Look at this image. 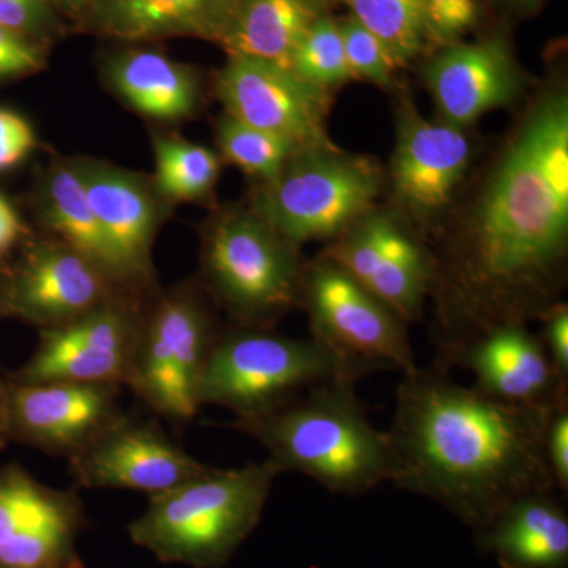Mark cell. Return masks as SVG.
<instances>
[{
    "mask_svg": "<svg viewBox=\"0 0 568 568\" xmlns=\"http://www.w3.org/2000/svg\"><path fill=\"white\" fill-rule=\"evenodd\" d=\"M436 368L470 342L558 304L568 256V95L547 89L493 164L476 203L432 252Z\"/></svg>",
    "mask_w": 568,
    "mask_h": 568,
    "instance_id": "cell-1",
    "label": "cell"
},
{
    "mask_svg": "<svg viewBox=\"0 0 568 568\" xmlns=\"http://www.w3.org/2000/svg\"><path fill=\"white\" fill-rule=\"evenodd\" d=\"M552 407L500 402L417 366L396 388L390 481L487 529L515 500L555 491L544 448Z\"/></svg>",
    "mask_w": 568,
    "mask_h": 568,
    "instance_id": "cell-2",
    "label": "cell"
},
{
    "mask_svg": "<svg viewBox=\"0 0 568 568\" xmlns=\"http://www.w3.org/2000/svg\"><path fill=\"white\" fill-rule=\"evenodd\" d=\"M354 387L328 381L224 426L256 439L278 474H302L336 495H364L392 480L394 462L387 433L369 424Z\"/></svg>",
    "mask_w": 568,
    "mask_h": 568,
    "instance_id": "cell-3",
    "label": "cell"
},
{
    "mask_svg": "<svg viewBox=\"0 0 568 568\" xmlns=\"http://www.w3.org/2000/svg\"><path fill=\"white\" fill-rule=\"evenodd\" d=\"M280 474L265 459L242 467L207 466L182 485L149 497L130 525L134 544L163 562L223 566L256 528Z\"/></svg>",
    "mask_w": 568,
    "mask_h": 568,
    "instance_id": "cell-4",
    "label": "cell"
},
{
    "mask_svg": "<svg viewBox=\"0 0 568 568\" xmlns=\"http://www.w3.org/2000/svg\"><path fill=\"white\" fill-rule=\"evenodd\" d=\"M298 246L252 209L213 215L201 234V287L235 325L272 328L301 305Z\"/></svg>",
    "mask_w": 568,
    "mask_h": 568,
    "instance_id": "cell-5",
    "label": "cell"
},
{
    "mask_svg": "<svg viewBox=\"0 0 568 568\" xmlns=\"http://www.w3.org/2000/svg\"><path fill=\"white\" fill-rule=\"evenodd\" d=\"M335 379L357 383L358 377L315 339L234 324L215 336L201 381V406L248 418Z\"/></svg>",
    "mask_w": 568,
    "mask_h": 568,
    "instance_id": "cell-6",
    "label": "cell"
},
{
    "mask_svg": "<svg viewBox=\"0 0 568 568\" xmlns=\"http://www.w3.org/2000/svg\"><path fill=\"white\" fill-rule=\"evenodd\" d=\"M383 185L373 160L332 142L295 152L275 178L260 182L250 209L295 246L332 242L375 211Z\"/></svg>",
    "mask_w": 568,
    "mask_h": 568,
    "instance_id": "cell-7",
    "label": "cell"
},
{
    "mask_svg": "<svg viewBox=\"0 0 568 568\" xmlns=\"http://www.w3.org/2000/svg\"><path fill=\"white\" fill-rule=\"evenodd\" d=\"M219 332L200 283L159 291L145 305L125 387L156 416L189 424L201 407V381Z\"/></svg>",
    "mask_w": 568,
    "mask_h": 568,
    "instance_id": "cell-8",
    "label": "cell"
},
{
    "mask_svg": "<svg viewBox=\"0 0 568 568\" xmlns=\"http://www.w3.org/2000/svg\"><path fill=\"white\" fill-rule=\"evenodd\" d=\"M301 305L310 338L358 379L377 369L406 375L417 368L409 324L325 254L305 265Z\"/></svg>",
    "mask_w": 568,
    "mask_h": 568,
    "instance_id": "cell-9",
    "label": "cell"
},
{
    "mask_svg": "<svg viewBox=\"0 0 568 568\" xmlns=\"http://www.w3.org/2000/svg\"><path fill=\"white\" fill-rule=\"evenodd\" d=\"M148 302L121 297L69 324L39 331V346L14 383H78L125 386Z\"/></svg>",
    "mask_w": 568,
    "mask_h": 568,
    "instance_id": "cell-10",
    "label": "cell"
},
{
    "mask_svg": "<svg viewBox=\"0 0 568 568\" xmlns=\"http://www.w3.org/2000/svg\"><path fill=\"white\" fill-rule=\"evenodd\" d=\"M121 297L130 295L50 234L29 235L7 263V317L39 331L69 324Z\"/></svg>",
    "mask_w": 568,
    "mask_h": 568,
    "instance_id": "cell-11",
    "label": "cell"
},
{
    "mask_svg": "<svg viewBox=\"0 0 568 568\" xmlns=\"http://www.w3.org/2000/svg\"><path fill=\"white\" fill-rule=\"evenodd\" d=\"M323 254L407 324L420 320L435 264L432 250L402 216L375 209L328 242Z\"/></svg>",
    "mask_w": 568,
    "mask_h": 568,
    "instance_id": "cell-12",
    "label": "cell"
},
{
    "mask_svg": "<svg viewBox=\"0 0 568 568\" xmlns=\"http://www.w3.org/2000/svg\"><path fill=\"white\" fill-rule=\"evenodd\" d=\"M473 145L465 130L420 114L403 97L396 110V142L392 155V197L410 227L433 226L454 203L467 173Z\"/></svg>",
    "mask_w": 568,
    "mask_h": 568,
    "instance_id": "cell-13",
    "label": "cell"
},
{
    "mask_svg": "<svg viewBox=\"0 0 568 568\" xmlns=\"http://www.w3.org/2000/svg\"><path fill=\"white\" fill-rule=\"evenodd\" d=\"M216 95L237 121L290 142L297 151L332 144L325 132L332 93L276 63L230 55L216 74Z\"/></svg>",
    "mask_w": 568,
    "mask_h": 568,
    "instance_id": "cell-14",
    "label": "cell"
},
{
    "mask_svg": "<svg viewBox=\"0 0 568 568\" xmlns=\"http://www.w3.org/2000/svg\"><path fill=\"white\" fill-rule=\"evenodd\" d=\"M74 484L89 489H132L149 497L170 491L203 473L153 420L122 413L80 454L69 459Z\"/></svg>",
    "mask_w": 568,
    "mask_h": 568,
    "instance_id": "cell-15",
    "label": "cell"
},
{
    "mask_svg": "<svg viewBox=\"0 0 568 568\" xmlns=\"http://www.w3.org/2000/svg\"><path fill=\"white\" fill-rule=\"evenodd\" d=\"M71 163L134 295L151 301L159 293L152 250L170 204L144 174L91 156H74Z\"/></svg>",
    "mask_w": 568,
    "mask_h": 568,
    "instance_id": "cell-16",
    "label": "cell"
},
{
    "mask_svg": "<svg viewBox=\"0 0 568 568\" xmlns=\"http://www.w3.org/2000/svg\"><path fill=\"white\" fill-rule=\"evenodd\" d=\"M7 379V377H6ZM9 383L10 443L70 459L123 413L121 386Z\"/></svg>",
    "mask_w": 568,
    "mask_h": 568,
    "instance_id": "cell-17",
    "label": "cell"
},
{
    "mask_svg": "<svg viewBox=\"0 0 568 568\" xmlns=\"http://www.w3.org/2000/svg\"><path fill=\"white\" fill-rule=\"evenodd\" d=\"M424 74L437 121L463 130L487 112L514 103L523 89L518 63L499 36L448 44Z\"/></svg>",
    "mask_w": 568,
    "mask_h": 568,
    "instance_id": "cell-18",
    "label": "cell"
},
{
    "mask_svg": "<svg viewBox=\"0 0 568 568\" xmlns=\"http://www.w3.org/2000/svg\"><path fill=\"white\" fill-rule=\"evenodd\" d=\"M455 366L473 373L477 390L511 405L552 407L568 398L567 381L528 324H504L477 336Z\"/></svg>",
    "mask_w": 568,
    "mask_h": 568,
    "instance_id": "cell-19",
    "label": "cell"
},
{
    "mask_svg": "<svg viewBox=\"0 0 568 568\" xmlns=\"http://www.w3.org/2000/svg\"><path fill=\"white\" fill-rule=\"evenodd\" d=\"M36 212L44 234L69 245L103 272L122 293L141 301L134 295L121 261L92 211L71 159L55 160L41 175Z\"/></svg>",
    "mask_w": 568,
    "mask_h": 568,
    "instance_id": "cell-20",
    "label": "cell"
},
{
    "mask_svg": "<svg viewBox=\"0 0 568 568\" xmlns=\"http://www.w3.org/2000/svg\"><path fill=\"white\" fill-rule=\"evenodd\" d=\"M237 0H97L91 14L100 32L123 41L200 37L219 43Z\"/></svg>",
    "mask_w": 568,
    "mask_h": 568,
    "instance_id": "cell-21",
    "label": "cell"
},
{
    "mask_svg": "<svg viewBox=\"0 0 568 568\" xmlns=\"http://www.w3.org/2000/svg\"><path fill=\"white\" fill-rule=\"evenodd\" d=\"M104 78L122 102L153 121H182L200 104L201 84L192 67L162 52L123 51L108 61Z\"/></svg>",
    "mask_w": 568,
    "mask_h": 568,
    "instance_id": "cell-22",
    "label": "cell"
},
{
    "mask_svg": "<svg viewBox=\"0 0 568 568\" xmlns=\"http://www.w3.org/2000/svg\"><path fill=\"white\" fill-rule=\"evenodd\" d=\"M325 13V0H237L219 43L230 55L291 70L298 44Z\"/></svg>",
    "mask_w": 568,
    "mask_h": 568,
    "instance_id": "cell-23",
    "label": "cell"
},
{
    "mask_svg": "<svg viewBox=\"0 0 568 568\" xmlns=\"http://www.w3.org/2000/svg\"><path fill=\"white\" fill-rule=\"evenodd\" d=\"M488 547L506 568H564L568 519L551 493L515 500L488 526Z\"/></svg>",
    "mask_w": 568,
    "mask_h": 568,
    "instance_id": "cell-24",
    "label": "cell"
},
{
    "mask_svg": "<svg viewBox=\"0 0 568 568\" xmlns=\"http://www.w3.org/2000/svg\"><path fill=\"white\" fill-rule=\"evenodd\" d=\"M81 497L41 484L21 466H0V544L41 526L82 521Z\"/></svg>",
    "mask_w": 568,
    "mask_h": 568,
    "instance_id": "cell-25",
    "label": "cell"
},
{
    "mask_svg": "<svg viewBox=\"0 0 568 568\" xmlns=\"http://www.w3.org/2000/svg\"><path fill=\"white\" fill-rule=\"evenodd\" d=\"M153 156L152 182L168 204L211 200L222 174L223 160L219 153L179 136L155 134Z\"/></svg>",
    "mask_w": 568,
    "mask_h": 568,
    "instance_id": "cell-26",
    "label": "cell"
},
{
    "mask_svg": "<svg viewBox=\"0 0 568 568\" xmlns=\"http://www.w3.org/2000/svg\"><path fill=\"white\" fill-rule=\"evenodd\" d=\"M351 17L386 47L396 67L407 65L429 47L424 0H339Z\"/></svg>",
    "mask_w": 568,
    "mask_h": 568,
    "instance_id": "cell-27",
    "label": "cell"
},
{
    "mask_svg": "<svg viewBox=\"0 0 568 568\" xmlns=\"http://www.w3.org/2000/svg\"><path fill=\"white\" fill-rule=\"evenodd\" d=\"M216 144L223 162L234 164L260 182L271 181L298 152L290 142L224 114L216 123Z\"/></svg>",
    "mask_w": 568,
    "mask_h": 568,
    "instance_id": "cell-28",
    "label": "cell"
},
{
    "mask_svg": "<svg viewBox=\"0 0 568 568\" xmlns=\"http://www.w3.org/2000/svg\"><path fill=\"white\" fill-rule=\"evenodd\" d=\"M291 71L308 84L332 91L354 80L347 65L338 21L323 14L306 32L295 51Z\"/></svg>",
    "mask_w": 568,
    "mask_h": 568,
    "instance_id": "cell-29",
    "label": "cell"
},
{
    "mask_svg": "<svg viewBox=\"0 0 568 568\" xmlns=\"http://www.w3.org/2000/svg\"><path fill=\"white\" fill-rule=\"evenodd\" d=\"M338 24L347 65L353 71L354 78H362L381 88H388L394 81L395 70L398 67L388 54L386 47L353 17L346 18Z\"/></svg>",
    "mask_w": 568,
    "mask_h": 568,
    "instance_id": "cell-30",
    "label": "cell"
},
{
    "mask_svg": "<svg viewBox=\"0 0 568 568\" xmlns=\"http://www.w3.org/2000/svg\"><path fill=\"white\" fill-rule=\"evenodd\" d=\"M429 47L458 43L478 21L477 0H424Z\"/></svg>",
    "mask_w": 568,
    "mask_h": 568,
    "instance_id": "cell-31",
    "label": "cell"
},
{
    "mask_svg": "<svg viewBox=\"0 0 568 568\" xmlns=\"http://www.w3.org/2000/svg\"><path fill=\"white\" fill-rule=\"evenodd\" d=\"M37 145L39 141L31 122L20 112L0 108V173L20 166Z\"/></svg>",
    "mask_w": 568,
    "mask_h": 568,
    "instance_id": "cell-32",
    "label": "cell"
},
{
    "mask_svg": "<svg viewBox=\"0 0 568 568\" xmlns=\"http://www.w3.org/2000/svg\"><path fill=\"white\" fill-rule=\"evenodd\" d=\"M43 67L44 55L39 44L0 26V81L37 73Z\"/></svg>",
    "mask_w": 568,
    "mask_h": 568,
    "instance_id": "cell-33",
    "label": "cell"
},
{
    "mask_svg": "<svg viewBox=\"0 0 568 568\" xmlns=\"http://www.w3.org/2000/svg\"><path fill=\"white\" fill-rule=\"evenodd\" d=\"M545 458L555 487L564 495L568 491V398L562 399L549 413L545 428Z\"/></svg>",
    "mask_w": 568,
    "mask_h": 568,
    "instance_id": "cell-34",
    "label": "cell"
},
{
    "mask_svg": "<svg viewBox=\"0 0 568 568\" xmlns=\"http://www.w3.org/2000/svg\"><path fill=\"white\" fill-rule=\"evenodd\" d=\"M51 13L44 0H0V26L20 36L32 37L50 26Z\"/></svg>",
    "mask_w": 568,
    "mask_h": 568,
    "instance_id": "cell-35",
    "label": "cell"
},
{
    "mask_svg": "<svg viewBox=\"0 0 568 568\" xmlns=\"http://www.w3.org/2000/svg\"><path fill=\"white\" fill-rule=\"evenodd\" d=\"M540 339L558 375L568 383V306L558 302L540 317Z\"/></svg>",
    "mask_w": 568,
    "mask_h": 568,
    "instance_id": "cell-36",
    "label": "cell"
},
{
    "mask_svg": "<svg viewBox=\"0 0 568 568\" xmlns=\"http://www.w3.org/2000/svg\"><path fill=\"white\" fill-rule=\"evenodd\" d=\"M29 235L20 212L6 194L0 193V263H7Z\"/></svg>",
    "mask_w": 568,
    "mask_h": 568,
    "instance_id": "cell-37",
    "label": "cell"
},
{
    "mask_svg": "<svg viewBox=\"0 0 568 568\" xmlns=\"http://www.w3.org/2000/svg\"><path fill=\"white\" fill-rule=\"evenodd\" d=\"M10 444V396L9 383L0 377V450Z\"/></svg>",
    "mask_w": 568,
    "mask_h": 568,
    "instance_id": "cell-38",
    "label": "cell"
},
{
    "mask_svg": "<svg viewBox=\"0 0 568 568\" xmlns=\"http://www.w3.org/2000/svg\"><path fill=\"white\" fill-rule=\"evenodd\" d=\"M9 263V261H7ZM7 263H0V321L7 317L6 278Z\"/></svg>",
    "mask_w": 568,
    "mask_h": 568,
    "instance_id": "cell-39",
    "label": "cell"
},
{
    "mask_svg": "<svg viewBox=\"0 0 568 568\" xmlns=\"http://www.w3.org/2000/svg\"><path fill=\"white\" fill-rule=\"evenodd\" d=\"M63 7L73 11L81 10H92V7L95 6L97 0H59Z\"/></svg>",
    "mask_w": 568,
    "mask_h": 568,
    "instance_id": "cell-40",
    "label": "cell"
},
{
    "mask_svg": "<svg viewBox=\"0 0 568 568\" xmlns=\"http://www.w3.org/2000/svg\"><path fill=\"white\" fill-rule=\"evenodd\" d=\"M497 2L517 3V6H525V3L536 2V0H497Z\"/></svg>",
    "mask_w": 568,
    "mask_h": 568,
    "instance_id": "cell-41",
    "label": "cell"
}]
</instances>
